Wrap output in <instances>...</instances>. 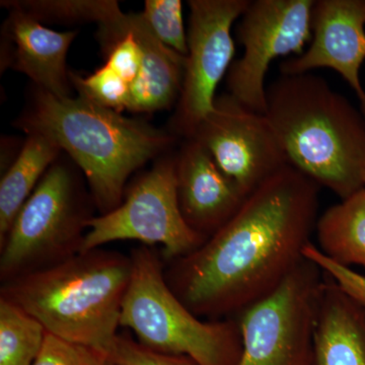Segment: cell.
Returning a JSON list of instances; mask_svg holds the SVG:
<instances>
[{
  "mask_svg": "<svg viewBox=\"0 0 365 365\" xmlns=\"http://www.w3.org/2000/svg\"><path fill=\"white\" fill-rule=\"evenodd\" d=\"M321 187L288 165L247 197L232 220L165 277L206 321L237 318L267 299L304 260L316 232Z\"/></svg>",
  "mask_w": 365,
  "mask_h": 365,
  "instance_id": "1",
  "label": "cell"
},
{
  "mask_svg": "<svg viewBox=\"0 0 365 365\" xmlns=\"http://www.w3.org/2000/svg\"><path fill=\"white\" fill-rule=\"evenodd\" d=\"M16 127L26 135L46 137L71 158L101 215L122 203L129 177L151 158H162L177 137L85 98H57L39 88Z\"/></svg>",
  "mask_w": 365,
  "mask_h": 365,
  "instance_id": "2",
  "label": "cell"
},
{
  "mask_svg": "<svg viewBox=\"0 0 365 365\" xmlns=\"http://www.w3.org/2000/svg\"><path fill=\"white\" fill-rule=\"evenodd\" d=\"M288 163L341 200L365 188V116L321 76L281 74L266 90Z\"/></svg>",
  "mask_w": 365,
  "mask_h": 365,
  "instance_id": "3",
  "label": "cell"
},
{
  "mask_svg": "<svg viewBox=\"0 0 365 365\" xmlns=\"http://www.w3.org/2000/svg\"><path fill=\"white\" fill-rule=\"evenodd\" d=\"M131 274L130 256L96 249L6 281L0 297L30 314L46 332L107 354Z\"/></svg>",
  "mask_w": 365,
  "mask_h": 365,
  "instance_id": "4",
  "label": "cell"
},
{
  "mask_svg": "<svg viewBox=\"0 0 365 365\" xmlns=\"http://www.w3.org/2000/svg\"><path fill=\"white\" fill-rule=\"evenodd\" d=\"M130 258L120 327L155 351L187 356L197 365H237L242 350L237 319L206 321L192 313L168 285L165 260L150 247L134 249Z\"/></svg>",
  "mask_w": 365,
  "mask_h": 365,
  "instance_id": "5",
  "label": "cell"
},
{
  "mask_svg": "<svg viewBox=\"0 0 365 365\" xmlns=\"http://www.w3.org/2000/svg\"><path fill=\"white\" fill-rule=\"evenodd\" d=\"M59 158L19 211L0 245L2 283L52 267L81 252L93 216L78 176Z\"/></svg>",
  "mask_w": 365,
  "mask_h": 365,
  "instance_id": "6",
  "label": "cell"
},
{
  "mask_svg": "<svg viewBox=\"0 0 365 365\" xmlns=\"http://www.w3.org/2000/svg\"><path fill=\"white\" fill-rule=\"evenodd\" d=\"M207 237L185 222L177 193L176 155L163 157L125 191L114 210L93 216L81 253L113 242L162 245L163 260L173 262L202 246Z\"/></svg>",
  "mask_w": 365,
  "mask_h": 365,
  "instance_id": "7",
  "label": "cell"
},
{
  "mask_svg": "<svg viewBox=\"0 0 365 365\" xmlns=\"http://www.w3.org/2000/svg\"><path fill=\"white\" fill-rule=\"evenodd\" d=\"M323 279L321 269L304 258L274 294L239 314L237 365H316L314 325Z\"/></svg>",
  "mask_w": 365,
  "mask_h": 365,
  "instance_id": "8",
  "label": "cell"
},
{
  "mask_svg": "<svg viewBox=\"0 0 365 365\" xmlns=\"http://www.w3.org/2000/svg\"><path fill=\"white\" fill-rule=\"evenodd\" d=\"M314 0H255L240 19L237 38L244 55L227 72L230 95L252 111L266 114V74L271 62L302 54L312 38Z\"/></svg>",
  "mask_w": 365,
  "mask_h": 365,
  "instance_id": "9",
  "label": "cell"
},
{
  "mask_svg": "<svg viewBox=\"0 0 365 365\" xmlns=\"http://www.w3.org/2000/svg\"><path fill=\"white\" fill-rule=\"evenodd\" d=\"M250 0H190L188 54L173 133L192 138L215 108V91L232 64V26Z\"/></svg>",
  "mask_w": 365,
  "mask_h": 365,
  "instance_id": "10",
  "label": "cell"
},
{
  "mask_svg": "<svg viewBox=\"0 0 365 365\" xmlns=\"http://www.w3.org/2000/svg\"><path fill=\"white\" fill-rule=\"evenodd\" d=\"M192 138L207 148L247 196L289 165L266 114L252 111L230 93L215 98V108Z\"/></svg>",
  "mask_w": 365,
  "mask_h": 365,
  "instance_id": "11",
  "label": "cell"
},
{
  "mask_svg": "<svg viewBox=\"0 0 365 365\" xmlns=\"http://www.w3.org/2000/svg\"><path fill=\"white\" fill-rule=\"evenodd\" d=\"M311 23V46L281 62V74L333 69L356 93L365 116V91L359 76L365 60V0H314Z\"/></svg>",
  "mask_w": 365,
  "mask_h": 365,
  "instance_id": "12",
  "label": "cell"
},
{
  "mask_svg": "<svg viewBox=\"0 0 365 365\" xmlns=\"http://www.w3.org/2000/svg\"><path fill=\"white\" fill-rule=\"evenodd\" d=\"M176 175L182 217L207 239L232 220L248 197L196 138L182 141L176 155Z\"/></svg>",
  "mask_w": 365,
  "mask_h": 365,
  "instance_id": "13",
  "label": "cell"
},
{
  "mask_svg": "<svg viewBox=\"0 0 365 365\" xmlns=\"http://www.w3.org/2000/svg\"><path fill=\"white\" fill-rule=\"evenodd\" d=\"M4 23L1 68L13 66L32 79L36 88L57 98L71 97L66 55L76 32H55L30 14L9 9Z\"/></svg>",
  "mask_w": 365,
  "mask_h": 365,
  "instance_id": "14",
  "label": "cell"
},
{
  "mask_svg": "<svg viewBox=\"0 0 365 365\" xmlns=\"http://www.w3.org/2000/svg\"><path fill=\"white\" fill-rule=\"evenodd\" d=\"M323 274L314 325L316 365H365V306Z\"/></svg>",
  "mask_w": 365,
  "mask_h": 365,
  "instance_id": "15",
  "label": "cell"
},
{
  "mask_svg": "<svg viewBox=\"0 0 365 365\" xmlns=\"http://www.w3.org/2000/svg\"><path fill=\"white\" fill-rule=\"evenodd\" d=\"M125 29L135 38L143 52L138 76L130 86L127 110L153 113L169 109L179 102L186 57L163 45L144 20L143 14H126Z\"/></svg>",
  "mask_w": 365,
  "mask_h": 365,
  "instance_id": "16",
  "label": "cell"
},
{
  "mask_svg": "<svg viewBox=\"0 0 365 365\" xmlns=\"http://www.w3.org/2000/svg\"><path fill=\"white\" fill-rule=\"evenodd\" d=\"M61 153L56 144L44 136L26 135L21 153L0 182V245L19 211Z\"/></svg>",
  "mask_w": 365,
  "mask_h": 365,
  "instance_id": "17",
  "label": "cell"
},
{
  "mask_svg": "<svg viewBox=\"0 0 365 365\" xmlns=\"http://www.w3.org/2000/svg\"><path fill=\"white\" fill-rule=\"evenodd\" d=\"M314 232L316 246L327 258L365 269V188L324 211Z\"/></svg>",
  "mask_w": 365,
  "mask_h": 365,
  "instance_id": "18",
  "label": "cell"
},
{
  "mask_svg": "<svg viewBox=\"0 0 365 365\" xmlns=\"http://www.w3.org/2000/svg\"><path fill=\"white\" fill-rule=\"evenodd\" d=\"M46 330L39 321L0 297V365H33L42 349Z\"/></svg>",
  "mask_w": 365,
  "mask_h": 365,
  "instance_id": "19",
  "label": "cell"
},
{
  "mask_svg": "<svg viewBox=\"0 0 365 365\" xmlns=\"http://www.w3.org/2000/svg\"><path fill=\"white\" fill-rule=\"evenodd\" d=\"M7 9H14L30 14L42 23L78 24L95 21L98 26L109 25L123 16L114 0H29L1 1Z\"/></svg>",
  "mask_w": 365,
  "mask_h": 365,
  "instance_id": "20",
  "label": "cell"
},
{
  "mask_svg": "<svg viewBox=\"0 0 365 365\" xmlns=\"http://www.w3.org/2000/svg\"><path fill=\"white\" fill-rule=\"evenodd\" d=\"M69 78L79 98L117 112L127 110L130 86L106 64L88 76L69 71Z\"/></svg>",
  "mask_w": 365,
  "mask_h": 365,
  "instance_id": "21",
  "label": "cell"
},
{
  "mask_svg": "<svg viewBox=\"0 0 365 365\" xmlns=\"http://www.w3.org/2000/svg\"><path fill=\"white\" fill-rule=\"evenodd\" d=\"M141 14L163 45L187 56L188 32L185 30L181 0H146Z\"/></svg>",
  "mask_w": 365,
  "mask_h": 365,
  "instance_id": "22",
  "label": "cell"
},
{
  "mask_svg": "<svg viewBox=\"0 0 365 365\" xmlns=\"http://www.w3.org/2000/svg\"><path fill=\"white\" fill-rule=\"evenodd\" d=\"M33 365H111L101 350L46 332L42 349Z\"/></svg>",
  "mask_w": 365,
  "mask_h": 365,
  "instance_id": "23",
  "label": "cell"
},
{
  "mask_svg": "<svg viewBox=\"0 0 365 365\" xmlns=\"http://www.w3.org/2000/svg\"><path fill=\"white\" fill-rule=\"evenodd\" d=\"M107 355L111 365H197L189 357L150 349L126 334H118Z\"/></svg>",
  "mask_w": 365,
  "mask_h": 365,
  "instance_id": "24",
  "label": "cell"
},
{
  "mask_svg": "<svg viewBox=\"0 0 365 365\" xmlns=\"http://www.w3.org/2000/svg\"><path fill=\"white\" fill-rule=\"evenodd\" d=\"M304 257L332 278L346 294L365 306V275L331 261L314 242H311L304 250Z\"/></svg>",
  "mask_w": 365,
  "mask_h": 365,
  "instance_id": "25",
  "label": "cell"
},
{
  "mask_svg": "<svg viewBox=\"0 0 365 365\" xmlns=\"http://www.w3.org/2000/svg\"><path fill=\"white\" fill-rule=\"evenodd\" d=\"M364 185H365V174H364Z\"/></svg>",
  "mask_w": 365,
  "mask_h": 365,
  "instance_id": "26",
  "label": "cell"
}]
</instances>
